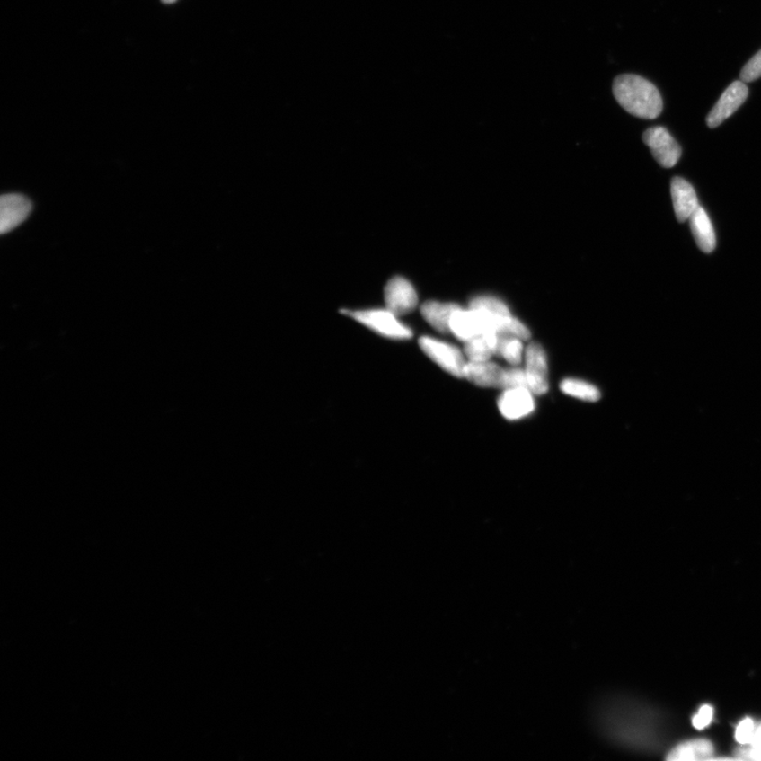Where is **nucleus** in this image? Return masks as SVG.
<instances>
[{
  "label": "nucleus",
  "mask_w": 761,
  "mask_h": 761,
  "mask_svg": "<svg viewBox=\"0 0 761 761\" xmlns=\"http://www.w3.org/2000/svg\"><path fill=\"white\" fill-rule=\"evenodd\" d=\"M613 90L615 100L631 115L647 119L661 115V94L654 84L643 77L622 75L615 80Z\"/></svg>",
  "instance_id": "obj_1"
},
{
  "label": "nucleus",
  "mask_w": 761,
  "mask_h": 761,
  "mask_svg": "<svg viewBox=\"0 0 761 761\" xmlns=\"http://www.w3.org/2000/svg\"><path fill=\"white\" fill-rule=\"evenodd\" d=\"M346 314L382 337L394 340H409L412 337L411 329L401 323L398 315L387 308L346 311Z\"/></svg>",
  "instance_id": "obj_2"
},
{
  "label": "nucleus",
  "mask_w": 761,
  "mask_h": 761,
  "mask_svg": "<svg viewBox=\"0 0 761 761\" xmlns=\"http://www.w3.org/2000/svg\"><path fill=\"white\" fill-rule=\"evenodd\" d=\"M492 322V314L478 309H464L459 305L449 320V332L465 343L484 333L494 332Z\"/></svg>",
  "instance_id": "obj_3"
},
{
  "label": "nucleus",
  "mask_w": 761,
  "mask_h": 761,
  "mask_svg": "<svg viewBox=\"0 0 761 761\" xmlns=\"http://www.w3.org/2000/svg\"><path fill=\"white\" fill-rule=\"evenodd\" d=\"M419 346L431 361L439 365L447 373L456 377H465L466 357L456 346L430 337L420 338Z\"/></svg>",
  "instance_id": "obj_4"
},
{
  "label": "nucleus",
  "mask_w": 761,
  "mask_h": 761,
  "mask_svg": "<svg viewBox=\"0 0 761 761\" xmlns=\"http://www.w3.org/2000/svg\"><path fill=\"white\" fill-rule=\"evenodd\" d=\"M525 371L528 387L535 395L549 391V368L547 353L542 345L531 343L525 351Z\"/></svg>",
  "instance_id": "obj_5"
},
{
  "label": "nucleus",
  "mask_w": 761,
  "mask_h": 761,
  "mask_svg": "<svg viewBox=\"0 0 761 761\" xmlns=\"http://www.w3.org/2000/svg\"><path fill=\"white\" fill-rule=\"evenodd\" d=\"M643 141L661 166L670 169L678 164L682 154L681 147L668 130L662 126L647 129L643 135Z\"/></svg>",
  "instance_id": "obj_6"
},
{
  "label": "nucleus",
  "mask_w": 761,
  "mask_h": 761,
  "mask_svg": "<svg viewBox=\"0 0 761 761\" xmlns=\"http://www.w3.org/2000/svg\"><path fill=\"white\" fill-rule=\"evenodd\" d=\"M499 410L510 421L528 417L535 411V394L529 388L503 389L499 399Z\"/></svg>",
  "instance_id": "obj_7"
},
{
  "label": "nucleus",
  "mask_w": 761,
  "mask_h": 761,
  "mask_svg": "<svg viewBox=\"0 0 761 761\" xmlns=\"http://www.w3.org/2000/svg\"><path fill=\"white\" fill-rule=\"evenodd\" d=\"M386 308L395 315L411 313L418 305V296L415 288L409 280L395 277L388 281L385 289Z\"/></svg>",
  "instance_id": "obj_8"
},
{
  "label": "nucleus",
  "mask_w": 761,
  "mask_h": 761,
  "mask_svg": "<svg viewBox=\"0 0 761 761\" xmlns=\"http://www.w3.org/2000/svg\"><path fill=\"white\" fill-rule=\"evenodd\" d=\"M748 94V89L745 82L736 81L730 84L706 118L709 128H718L719 125L732 116L745 103Z\"/></svg>",
  "instance_id": "obj_9"
},
{
  "label": "nucleus",
  "mask_w": 761,
  "mask_h": 761,
  "mask_svg": "<svg viewBox=\"0 0 761 761\" xmlns=\"http://www.w3.org/2000/svg\"><path fill=\"white\" fill-rule=\"evenodd\" d=\"M31 202L22 195L7 194L0 199V232L9 233L28 218Z\"/></svg>",
  "instance_id": "obj_10"
},
{
  "label": "nucleus",
  "mask_w": 761,
  "mask_h": 761,
  "mask_svg": "<svg viewBox=\"0 0 761 761\" xmlns=\"http://www.w3.org/2000/svg\"><path fill=\"white\" fill-rule=\"evenodd\" d=\"M672 198L675 214L679 223L690 220L700 207L696 191L686 180L676 177L672 181Z\"/></svg>",
  "instance_id": "obj_11"
},
{
  "label": "nucleus",
  "mask_w": 761,
  "mask_h": 761,
  "mask_svg": "<svg viewBox=\"0 0 761 761\" xmlns=\"http://www.w3.org/2000/svg\"><path fill=\"white\" fill-rule=\"evenodd\" d=\"M503 375H505V369L491 361H467L465 369V377L467 381L485 388L502 389Z\"/></svg>",
  "instance_id": "obj_12"
},
{
  "label": "nucleus",
  "mask_w": 761,
  "mask_h": 761,
  "mask_svg": "<svg viewBox=\"0 0 761 761\" xmlns=\"http://www.w3.org/2000/svg\"><path fill=\"white\" fill-rule=\"evenodd\" d=\"M691 229L698 247L704 253H711L716 247L714 226L708 213L699 207L690 218Z\"/></svg>",
  "instance_id": "obj_13"
},
{
  "label": "nucleus",
  "mask_w": 761,
  "mask_h": 761,
  "mask_svg": "<svg viewBox=\"0 0 761 761\" xmlns=\"http://www.w3.org/2000/svg\"><path fill=\"white\" fill-rule=\"evenodd\" d=\"M457 304L429 301L421 305V314L431 327L441 333L449 332V320Z\"/></svg>",
  "instance_id": "obj_14"
},
{
  "label": "nucleus",
  "mask_w": 761,
  "mask_h": 761,
  "mask_svg": "<svg viewBox=\"0 0 761 761\" xmlns=\"http://www.w3.org/2000/svg\"><path fill=\"white\" fill-rule=\"evenodd\" d=\"M499 339V334L488 332L481 335V337L465 341L464 352L467 361H491V358L496 356Z\"/></svg>",
  "instance_id": "obj_15"
},
{
  "label": "nucleus",
  "mask_w": 761,
  "mask_h": 761,
  "mask_svg": "<svg viewBox=\"0 0 761 761\" xmlns=\"http://www.w3.org/2000/svg\"><path fill=\"white\" fill-rule=\"evenodd\" d=\"M714 755V747L706 739H695L673 748L668 760H710Z\"/></svg>",
  "instance_id": "obj_16"
},
{
  "label": "nucleus",
  "mask_w": 761,
  "mask_h": 761,
  "mask_svg": "<svg viewBox=\"0 0 761 761\" xmlns=\"http://www.w3.org/2000/svg\"><path fill=\"white\" fill-rule=\"evenodd\" d=\"M561 391L571 397L587 401V403H596L601 399V393L597 387L573 377H568L561 383Z\"/></svg>",
  "instance_id": "obj_17"
},
{
  "label": "nucleus",
  "mask_w": 761,
  "mask_h": 761,
  "mask_svg": "<svg viewBox=\"0 0 761 761\" xmlns=\"http://www.w3.org/2000/svg\"><path fill=\"white\" fill-rule=\"evenodd\" d=\"M523 341H525L514 337H500L496 356L502 358L512 367H518L525 357Z\"/></svg>",
  "instance_id": "obj_18"
},
{
  "label": "nucleus",
  "mask_w": 761,
  "mask_h": 761,
  "mask_svg": "<svg viewBox=\"0 0 761 761\" xmlns=\"http://www.w3.org/2000/svg\"><path fill=\"white\" fill-rule=\"evenodd\" d=\"M470 308L482 310L484 313L492 315H510V310L501 299L493 296H478L473 298L470 303Z\"/></svg>",
  "instance_id": "obj_19"
},
{
  "label": "nucleus",
  "mask_w": 761,
  "mask_h": 761,
  "mask_svg": "<svg viewBox=\"0 0 761 761\" xmlns=\"http://www.w3.org/2000/svg\"><path fill=\"white\" fill-rule=\"evenodd\" d=\"M510 388H529L525 369L517 367L505 369L502 389Z\"/></svg>",
  "instance_id": "obj_20"
},
{
  "label": "nucleus",
  "mask_w": 761,
  "mask_h": 761,
  "mask_svg": "<svg viewBox=\"0 0 761 761\" xmlns=\"http://www.w3.org/2000/svg\"><path fill=\"white\" fill-rule=\"evenodd\" d=\"M761 77V50L748 62L741 70L740 79L745 83H751Z\"/></svg>",
  "instance_id": "obj_21"
},
{
  "label": "nucleus",
  "mask_w": 761,
  "mask_h": 761,
  "mask_svg": "<svg viewBox=\"0 0 761 761\" xmlns=\"http://www.w3.org/2000/svg\"><path fill=\"white\" fill-rule=\"evenodd\" d=\"M755 732V724L751 718H746L736 729L735 739L740 745H750Z\"/></svg>",
  "instance_id": "obj_22"
},
{
  "label": "nucleus",
  "mask_w": 761,
  "mask_h": 761,
  "mask_svg": "<svg viewBox=\"0 0 761 761\" xmlns=\"http://www.w3.org/2000/svg\"><path fill=\"white\" fill-rule=\"evenodd\" d=\"M712 715H714V711H712V706L703 705L698 714L693 718V726L697 730L705 729L712 722Z\"/></svg>",
  "instance_id": "obj_23"
},
{
  "label": "nucleus",
  "mask_w": 761,
  "mask_h": 761,
  "mask_svg": "<svg viewBox=\"0 0 761 761\" xmlns=\"http://www.w3.org/2000/svg\"><path fill=\"white\" fill-rule=\"evenodd\" d=\"M737 755L740 759L761 760V744L742 746Z\"/></svg>",
  "instance_id": "obj_24"
},
{
  "label": "nucleus",
  "mask_w": 761,
  "mask_h": 761,
  "mask_svg": "<svg viewBox=\"0 0 761 761\" xmlns=\"http://www.w3.org/2000/svg\"><path fill=\"white\" fill-rule=\"evenodd\" d=\"M761 744V724L757 728H755V732L753 736V740L750 745H758Z\"/></svg>",
  "instance_id": "obj_25"
},
{
  "label": "nucleus",
  "mask_w": 761,
  "mask_h": 761,
  "mask_svg": "<svg viewBox=\"0 0 761 761\" xmlns=\"http://www.w3.org/2000/svg\"><path fill=\"white\" fill-rule=\"evenodd\" d=\"M162 2H164L165 4H173V3H175L176 0H162Z\"/></svg>",
  "instance_id": "obj_26"
}]
</instances>
